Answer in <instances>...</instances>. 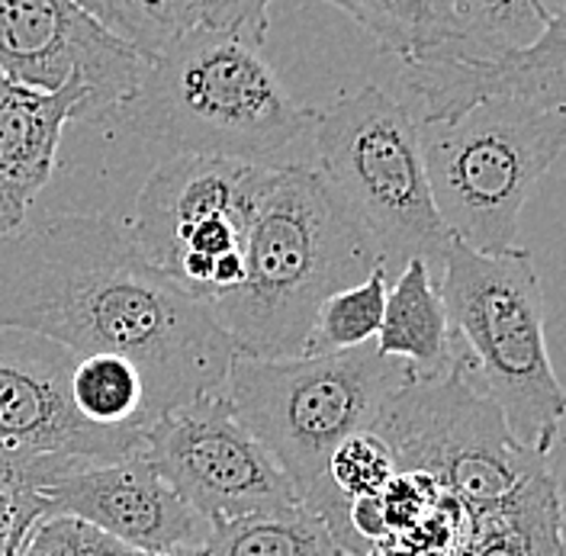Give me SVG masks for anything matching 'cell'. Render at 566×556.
I'll return each mask as SVG.
<instances>
[{
    "instance_id": "cell-1",
    "label": "cell",
    "mask_w": 566,
    "mask_h": 556,
    "mask_svg": "<svg viewBox=\"0 0 566 556\" xmlns=\"http://www.w3.org/2000/svg\"><path fill=\"white\" fill-rule=\"evenodd\" d=\"M71 357L123 354L148 386V416L222 392L239 354L210 306L158 271L97 212H62L0 235V335Z\"/></svg>"
},
{
    "instance_id": "cell-2",
    "label": "cell",
    "mask_w": 566,
    "mask_h": 556,
    "mask_svg": "<svg viewBox=\"0 0 566 556\" xmlns=\"http://www.w3.org/2000/svg\"><path fill=\"white\" fill-rule=\"evenodd\" d=\"M374 267H387L374 235L313 161L254 168L245 203V280L207 306L239 354L300 357L318 306Z\"/></svg>"
},
{
    "instance_id": "cell-3",
    "label": "cell",
    "mask_w": 566,
    "mask_h": 556,
    "mask_svg": "<svg viewBox=\"0 0 566 556\" xmlns=\"http://www.w3.org/2000/svg\"><path fill=\"white\" fill-rule=\"evenodd\" d=\"M313 106H303L264 55V42L239 30L197 27L142 65L136 87L101 126L145 141L161 158L203 155L277 168L310 148Z\"/></svg>"
},
{
    "instance_id": "cell-4",
    "label": "cell",
    "mask_w": 566,
    "mask_h": 556,
    "mask_svg": "<svg viewBox=\"0 0 566 556\" xmlns=\"http://www.w3.org/2000/svg\"><path fill=\"white\" fill-rule=\"evenodd\" d=\"M409 380L416 370L406 360L384 357L367 342L281 360L235 354L222 396L286 473L300 502L328 524L335 544L345 554L370 556L374 547L348 522L352 502L328 483V457L345 438L370 431L384 402Z\"/></svg>"
},
{
    "instance_id": "cell-5",
    "label": "cell",
    "mask_w": 566,
    "mask_h": 556,
    "mask_svg": "<svg viewBox=\"0 0 566 556\" xmlns=\"http://www.w3.org/2000/svg\"><path fill=\"white\" fill-rule=\"evenodd\" d=\"M438 290L476 389L499 406L522 448L551 453L566 396L551 367L544 293L528 251H480L451 239Z\"/></svg>"
},
{
    "instance_id": "cell-6",
    "label": "cell",
    "mask_w": 566,
    "mask_h": 556,
    "mask_svg": "<svg viewBox=\"0 0 566 556\" xmlns=\"http://www.w3.org/2000/svg\"><path fill=\"white\" fill-rule=\"evenodd\" d=\"M310 161L374 235L389 280L422 258L441 271L444 229L424 171L419 116L377 84L313 113Z\"/></svg>"
},
{
    "instance_id": "cell-7",
    "label": "cell",
    "mask_w": 566,
    "mask_h": 556,
    "mask_svg": "<svg viewBox=\"0 0 566 556\" xmlns=\"http://www.w3.org/2000/svg\"><path fill=\"white\" fill-rule=\"evenodd\" d=\"M434 209L480 251L515 248L522 209L564 155L566 106L483 101L454 119H419Z\"/></svg>"
},
{
    "instance_id": "cell-8",
    "label": "cell",
    "mask_w": 566,
    "mask_h": 556,
    "mask_svg": "<svg viewBox=\"0 0 566 556\" xmlns=\"http://www.w3.org/2000/svg\"><path fill=\"white\" fill-rule=\"evenodd\" d=\"M370 431L387 444L396 473H422L470 512L493 505L547 466V453L512 438L499 406L476 389L458 345L441 377L399 386Z\"/></svg>"
},
{
    "instance_id": "cell-9",
    "label": "cell",
    "mask_w": 566,
    "mask_h": 556,
    "mask_svg": "<svg viewBox=\"0 0 566 556\" xmlns=\"http://www.w3.org/2000/svg\"><path fill=\"white\" fill-rule=\"evenodd\" d=\"M139 451L210 524L303 505L286 473L235 418L222 392L197 396L142 424Z\"/></svg>"
},
{
    "instance_id": "cell-10",
    "label": "cell",
    "mask_w": 566,
    "mask_h": 556,
    "mask_svg": "<svg viewBox=\"0 0 566 556\" xmlns=\"http://www.w3.org/2000/svg\"><path fill=\"white\" fill-rule=\"evenodd\" d=\"M145 59L74 0H0V74L55 91L81 81L101 123L139 81Z\"/></svg>"
},
{
    "instance_id": "cell-11",
    "label": "cell",
    "mask_w": 566,
    "mask_h": 556,
    "mask_svg": "<svg viewBox=\"0 0 566 556\" xmlns=\"http://www.w3.org/2000/svg\"><path fill=\"white\" fill-rule=\"evenodd\" d=\"M49 515H74L142 554L207 547L212 524L197 515L136 448L106 463H84L39 489Z\"/></svg>"
},
{
    "instance_id": "cell-12",
    "label": "cell",
    "mask_w": 566,
    "mask_h": 556,
    "mask_svg": "<svg viewBox=\"0 0 566 556\" xmlns=\"http://www.w3.org/2000/svg\"><path fill=\"white\" fill-rule=\"evenodd\" d=\"M419 119H454L483 101L566 106L564 17L537 42L515 52H483L458 39L402 62Z\"/></svg>"
},
{
    "instance_id": "cell-13",
    "label": "cell",
    "mask_w": 566,
    "mask_h": 556,
    "mask_svg": "<svg viewBox=\"0 0 566 556\" xmlns=\"http://www.w3.org/2000/svg\"><path fill=\"white\" fill-rule=\"evenodd\" d=\"M71 354L0 348V444L65 466L119 460L139 448L142 428H97L69 399Z\"/></svg>"
},
{
    "instance_id": "cell-14",
    "label": "cell",
    "mask_w": 566,
    "mask_h": 556,
    "mask_svg": "<svg viewBox=\"0 0 566 556\" xmlns=\"http://www.w3.org/2000/svg\"><path fill=\"white\" fill-rule=\"evenodd\" d=\"M251 175L254 165L226 158H161L136 200L129 239L158 271L168 274L180 244L187 242L193 229H200L219 212L245 207Z\"/></svg>"
},
{
    "instance_id": "cell-15",
    "label": "cell",
    "mask_w": 566,
    "mask_h": 556,
    "mask_svg": "<svg viewBox=\"0 0 566 556\" xmlns=\"http://www.w3.org/2000/svg\"><path fill=\"white\" fill-rule=\"evenodd\" d=\"M74 119L94 123V101L81 81L39 91L0 74V187L33 203L52 180L65 126Z\"/></svg>"
},
{
    "instance_id": "cell-16",
    "label": "cell",
    "mask_w": 566,
    "mask_h": 556,
    "mask_svg": "<svg viewBox=\"0 0 566 556\" xmlns=\"http://www.w3.org/2000/svg\"><path fill=\"white\" fill-rule=\"evenodd\" d=\"M384 357L406 360L416 377H441L454 360L448 310L434 280V267L412 258L389 280L384 318L374 338Z\"/></svg>"
},
{
    "instance_id": "cell-17",
    "label": "cell",
    "mask_w": 566,
    "mask_h": 556,
    "mask_svg": "<svg viewBox=\"0 0 566 556\" xmlns=\"http://www.w3.org/2000/svg\"><path fill=\"white\" fill-rule=\"evenodd\" d=\"M69 399L74 412L97 428H142L148 424V386L142 370L123 354L71 357Z\"/></svg>"
},
{
    "instance_id": "cell-18",
    "label": "cell",
    "mask_w": 566,
    "mask_h": 556,
    "mask_svg": "<svg viewBox=\"0 0 566 556\" xmlns=\"http://www.w3.org/2000/svg\"><path fill=\"white\" fill-rule=\"evenodd\" d=\"M207 556H342L328 524L306 505L248 515L235 522H219L210 527ZM352 556V554H348Z\"/></svg>"
},
{
    "instance_id": "cell-19",
    "label": "cell",
    "mask_w": 566,
    "mask_h": 556,
    "mask_svg": "<svg viewBox=\"0 0 566 556\" xmlns=\"http://www.w3.org/2000/svg\"><path fill=\"white\" fill-rule=\"evenodd\" d=\"M271 7L274 0H261ZM345 10L357 27L380 42V49L409 62L428 49L458 39V20L451 0H325Z\"/></svg>"
},
{
    "instance_id": "cell-20",
    "label": "cell",
    "mask_w": 566,
    "mask_h": 556,
    "mask_svg": "<svg viewBox=\"0 0 566 556\" xmlns=\"http://www.w3.org/2000/svg\"><path fill=\"white\" fill-rule=\"evenodd\" d=\"M460 42L483 52H515L564 17V0H451Z\"/></svg>"
},
{
    "instance_id": "cell-21",
    "label": "cell",
    "mask_w": 566,
    "mask_h": 556,
    "mask_svg": "<svg viewBox=\"0 0 566 556\" xmlns=\"http://www.w3.org/2000/svg\"><path fill=\"white\" fill-rule=\"evenodd\" d=\"M389 274L387 267H374L367 277L354 286L332 293L318 306L306 354H328V350H348L367 345L377 338L384 303H387Z\"/></svg>"
},
{
    "instance_id": "cell-22",
    "label": "cell",
    "mask_w": 566,
    "mask_h": 556,
    "mask_svg": "<svg viewBox=\"0 0 566 556\" xmlns=\"http://www.w3.org/2000/svg\"><path fill=\"white\" fill-rule=\"evenodd\" d=\"M392 473H396L392 457L374 431H357L352 438H345L328 457V483L345 502H352L357 495L384 492Z\"/></svg>"
},
{
    "instance_id": "cell-23",
    "label": "cell",
    "mask_w": 566,
    "mask_h": 556,
    "mask_svg": "<svg viewBox=\"0 0 566 556\" xmlns=\"http://www.w3.org/2000/svg\"><path fill=\"white\" fill-rule=\"evenodd\" d=\"M129 23V49L151 59L171 39L203 27V0H119Z\"/></svg>"
},
{
    "instance_id": "cell-24",
    "label": "cell",
    "mask_w": 566,
    "mask_h": 556,
    "mask_svg": "<svg viewBox=\"0 0 566 556\" xmlns=\"http://www.w3.org/2000/svg\"><path fill=\"white\" fill-rule=\"evenodd\" d=\"M20 556H139V550L74 515H42L30 527Z\"/></svg>"
},
{
    "instance_id": "cell-25",
    "label": "cell",
    "mask_w": 566,
    "mask_h": 556,
    "mask_svg": "<svg viewBox=\"0 0 566 556\" xmlns=\"http://www.w3.org/2000/svg\"><path fill=\"white\" fill-rule=\"evenodd\" d=\"M65 470H74V466H65L49 457H30V453L0 444V489H10V492L13 489H42Z\"/></svg>"
},
{
    "instance_id": "cell-26",
    "label": "cell",
    "mask_w": 566,
    "mask_h": 556,
    "mask_svg": "<svg viewBox=\"0 0 566 556\" xmlns=\"http://www.w3.org/2000/svg\"><path fill=\"white\" fill-rule=\"evenodd\" d=\"M203 27L239 30L264 42L268 7L261 0H203Z\"/></svg>"
},
{
    "instance_id": "cell-27",
    "label": "cell",
    "mask_w": 566,
    "mask_h": 556,
    "mask_svg": "<svg viewBox=\"0 0 566 556\" xmlns=\"http://www.w3.org/2000/svg\"><path fill=\"white\" fill-rule=\"evenodd\" d=\"M87 17H94L106 33H113L119 42L129 45V23H126V13H123V3L119 0H74Z\"/></svg>"
},
{
    "instance_id": "cell-28",
    "label": "cell",
    "mask_w": 566,
    "mask_h": 556,
    "mask_svg": "<svg viewBox=\"0 0 566 556\" xmlns=\"http://www.w3.org/2000/svg\"><path fill=\"white\" fill-rule=\"evenodd\" d=\"M27 209H30V203H23L17 193H10L7 187H0V235L20 229L23 219H27Z\"/></svg>"
},
{
    "instance_id": "cell-29",
    "label": "cell",
    "mask_w": 566,
    "mask_h": 556,
    "mask_svg": "<svg viewBox=\"0 0 566 556\" xmlns=\"http://www.w3.org/2000/svg\"><path fill=\"white\" fill-rule=\"evenodd\" d=\"M342 556H348V554H342Z\"/></svg>"
}]
</instances>
